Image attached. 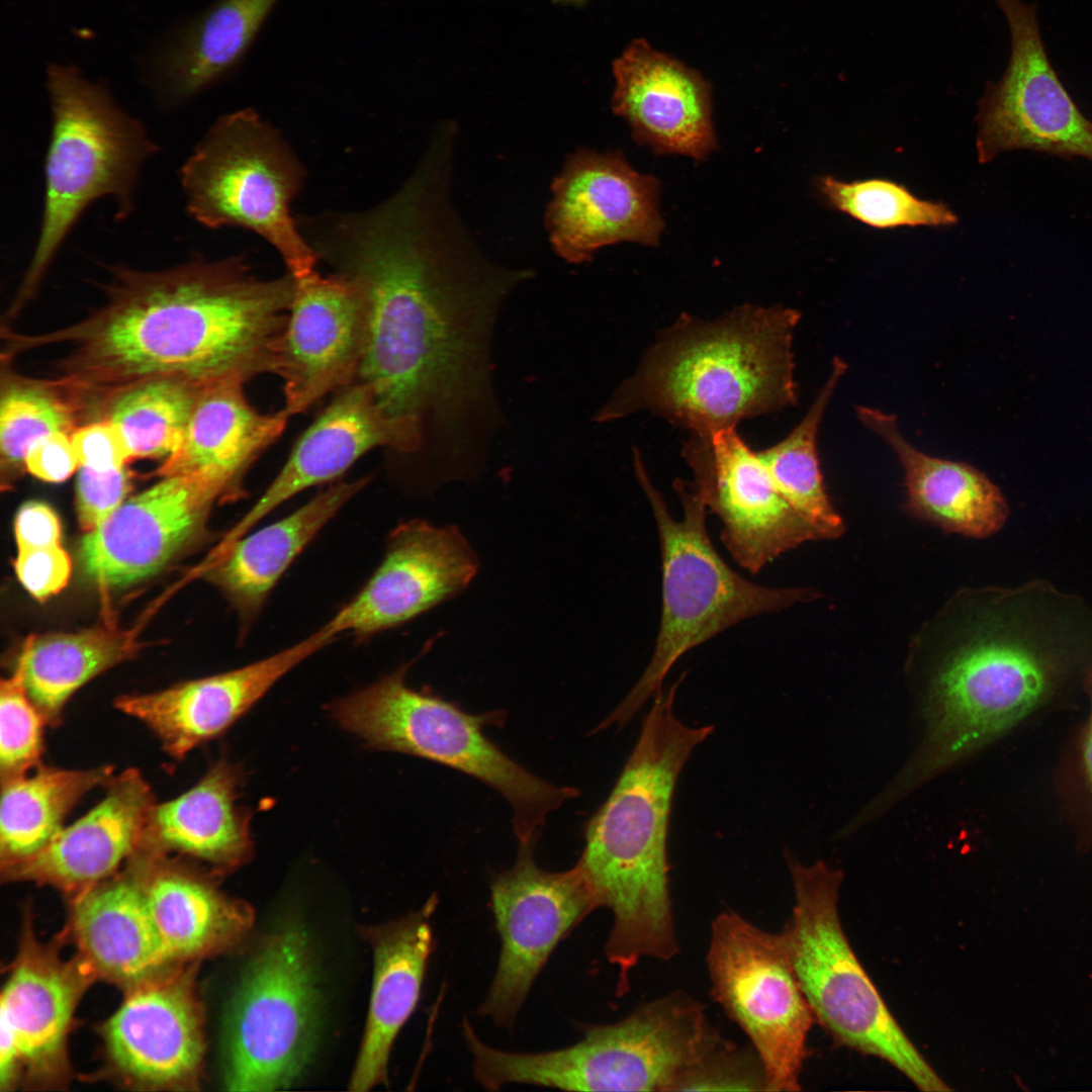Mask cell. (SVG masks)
<instances>
[{
    "instance_id": "obj_22",
    "label": "cell",
    "mask_w": 1092,
    "mask_h": 1092,
    "mask_svg": "<svg viewBox=\"0 0 1092 1092\" xmlns=\"http://www.w3.org/2000/svg\"><path fill=\"white\" fill-rule=\"evenodd\" d=\"M385 448L413 465L416 447L407 430L381 406L372 389L356 379L333 393L329 404L294 444L261 496L224 535V552L266 516L310 487L335 481L369 451Z\"/></svg>"
},
{
    "instance_id": "obj_13",
    "label": "cell",
    "mask_w": 1092,
    "mask_h": 1092,
    "mask_svg": "<svg viewBox=\"0 0 1092 1092\" xmlns=\"http://www.w3.org/2000/svg\"><path fill=\"white\" fill-rule=\"evenodd\" d=\"M707 966L711 996L749 1038L766 1091H799L815 1018L780 934L723 912L711 924Z\"/></svg>"
},
{
    "instance_id": "obj_34",
    "label": "cell",
    "mask_w": 1092,
    "mask_h": 1092,
    "mask_svg": "<svg viewBox=\"0 0 1092 1092\" xmlns=\"http://www.w3.org/2000/svg\"><path fill=\"white\" fill-rule=\"evenodd\" d=\"M136 649L130 633L114 627L31 635L14 670L47 725L57 726L77 690L128 659Z\"/></svg>"
},
{
    "instance_id": "obj_28",
    "label": "cell",
    "mask_w": 1092,
    "mask_h": 1092,
    "mask_svg": "<svg viewBox=\"0 0 1092 1092\" xmlns=\"http://www.w3.org/2000/svg\"><path fill=\"white\" fill-rule=\"evenodd\" d=\"M245 383L220 381L201 388L176 450L157 475H197L214 484L222 502L246 494L247 473L284 432L289 417L265 414L248 400Z\"/></svg>"
},
{
    "instance_id": "obj_47",
    "label": "cell",
    "mask_w": 1092,
    "mask_h": 1092,
    "mask_svg": "<svg viewBox=\"0 0 1092 1092\" xmlns=\"http://www.w3.org/2000/svg\"><path fill=\"white\" fill-rule=\"evenodd\" d=\"M14 534L17 549L58 545L61 539V524L57 514L48 505L27 502L16 514Z\"/></svg>"
},
{
    "instance_id": "obj_50",
    "label": "cell",
    "mask_w": 1092,
    "mask_h": 1092,
    "mask_svg": "<svg viewBox=\"0 0 1092 1092\" xmlns=\"http://www.w3.org/2000/svg\"><path fill=\"white\" fill-rule=\"evenodd\" d=\"M586 1L587 0H553V2L558 3V4H569V5L570 4L571 5H581Z\"/></svg>"
},
{
    "instance_id": "obj_39",
    "label": "cell",
    "mask_w": 1092,
    "mask_h": 1092,
    "mask_svg": "<svg viewBox=\"0 0 1092 1092\" xmlns=\"http://www.w3.org/2000/svg\"><path fill=\"white\" fill-rule=\"evenodd\" d=\"M202 387L173 377L138 381L106 395L98 404L95 422L105 420L119 430L132 461H164L181 442Z\"/></svg>"
},
{
    "instance_id": "obj_32",
    "label": "cell",
    "mask_w": 1092,
    "mask_h": 1092,
    "mask_svg": "<svg viewBox=\"0 0 1092 1092\" xmlns=\"http://www.w3.org/2000/svg\"><path fill=\"white\" fill-rule=\"evenodd\" d=\"M861 424L897 456L904 473L906 508L949 533L988 537L1005 524L1009 509L1000 489L980 470L930 456L909 443L894 415L857 405Z\"/></svg>"
},
{
    "instance_id": "obj_5",
    "label": "cell",
    "mask_w": 1092,
    "mask_h": 1092,
    "mask_svg": "<svg viewBox=\"0 0 1092 1092\" xmlns=\"http://www.w3.org/2000/svg\"><path fill=\"white\" fill-rule=\"evenodd\" d=\"M800 316L790 307L750 304L713 321L682 314L595 421L648 411L708 435L795 404L792 343Z\"/></svg>"
},
{
    "instance_id": "obj_46",
    "label": "cell",
    "mask_w": 1092,
    "mask_h": 1092,
    "mask_svg": "<svg viewBox=\"0 0 1092 1092\" xmlns=\"http://www.w3.org/2000/svg\"><path fill=\"white\" fill-rule=\"evenodd\" d=\"M80 468L71 435L53 433L35 442L27 452L25 469L48 482H62Z\"/></svg>"
},
{
    "instance_id": "obj_40",
    "label": "cell",
    "mask_w": 1092,
    "mask_h": 1092,
    "mask_svg": "<svg viewBox=\"0 0 1092 1092\" xmlns=\"http://www.w3.org/2000/svg\"><path fill=\"white\" fill-rule=\"evenodd\" d=\"M816 188L829 207L874 229L945 228L959 221L944 202L920 199L905 185L888 179L845 182L825 175L818 177Z\"/></svg>"
},
{
    "instance_id": "obj_21",
    "label": "cell",
    "mask_w": 1092,
    "mask_h": 1092,
    "mask_svg": "<svg viewBox=\"0 0 1092 1092\" xmlns=\"http://www.w3.org/2000/svg\"><path fill=\"white\" fill-rule=\"evenodd\" d=\"M125 502L86 533L79 560L103 587H121L163 568L199 536L220 490L197 475H168Z\"/></svg>"
},
{
    "instance_id": "obj_14",
    "label": "cell",
    "mask_w": 1092,
    "mask_h": 1092,
    "mask_svg": "<svg viewBox=\"0 0 1092 1092\" xmlns=\"http://www.w3.org/2000/svg\"><path fill=\"white\" fill-rule=\"evenodd\" d=\"M996 2L1008 22L1011 55L1002 78L988 82L979 102V162L1016 149L1092 161V120L1080 111L1048 58L1036 5Z\"/></svg>"
},
{
    "instance_id": "obj_15",
    "label": "cell",
    "mask_w": 1092,
    "mask_h": 1092,
    "mask_svg": "<svg viewBox=\"0 0 1092 1092\" xmlns=\"http://www.w3.org/2000/svg\"><path fill=\"white\" fill-rule=\"evenodd\" d=\"M534 843L520 844L514 866L493 877L491 906L500 938L495 974L478 1014L511 1027L550 954L598 909L579 868L548 872L534 859Z\"/></svg>"
},
{
    "instance_id": "obj_1",
    "label": "cell",
    "mask_w": 1092,
    "mask_h": 1092,
    "mask_svg": "<svg viewBox=\"0 0 1092 1092\" xmlns=\"http://www.w3.org/2000/svg\"><path fill=\"white\" fill-rule=\"evenodd\" d=\"M325 256L362 293L356 379L407 430L419 471L440 483L478 477L505 423L491 361L496 321L533 271L486 257L453 201L413 190L340 218Z\"/></svg>"
},
{
    "instance_id": "obj_36",
    "label": "cell",
    "mask_w": 1092,
    "mask_h": 1092,
    "mask_svg": "<svg viewBox=\"0 0 1092 1092\" xmlns=\"http://www.w3.org/2000/svg\"><path fill=\"white\" fill-rule=\"evenodd\" d=\"M1 356L0 471L9 486L25 469L30 447L41 438L63 432L72 435L89 422L83 395L60 377L41 379L17 373Z\"/></svg>"
},
{
    "instance_id": "obj_33",
    "label": "cell",
    "mask_w": 1092,
    "mask_h": 1092,
    "mask_svg": "<svg viewBox=\"0 0 1092 1092\" xmlns=\"http://www.w3.org/2000/svg\"><path fill=\"white\" fill-rule=\"evenodd\" d=\"M242 769L216 761L191 789L155 804L141 847L168 855L177 853L235 871L252 856L250 817L237 804Z\"/></svg>"
},
{
    "instance_id": "obj_18",
    "label": "cell",
    "mask_w": 1092,
    "mask_h": 1092,
    "mask_svg": "<svg viewBox=\"0 0 1092 1092\" xmlns=\"http://www.w3.org/2000/svg\"><path fill=\"white\" fill-rule=\"evenodd\" d=\"M478 569L477 554L458 527L402 522L390 531L371 576L326 625L338 636L366 640L454 598Z\"/></svg>"
},
{
    "instance_id": "obj_12",
    "label": "cell",
    "mask_w": 1092,
    "mask_h": 1092,
    "mask_svg": "<svg viewBox=\"0 0 1092 1092\" xmlns=\"http://www.w3.org/2000/svg\"><path fill=\"white\" fill-rule=\"evenodd\" d=\"M309 938L288 923L249 958L222 1027V1084L228 1091L291 1087L313 1054L318 1002Z\"/></svg>"
},
{
    "instance_id": "obj_4",
    "label": "cell",
    "mask_w": 1092,
    "mask_h": 1092,
    "mask_svg": "<svg viewBox=\"0 0 1092 1092\" xmlns=\"http://www.w3.org/2000/svg\"><path fill=\"white\" fill-rule=\"evenodd\" d=\"M930 685L925 747L950 765L1040 708L1085 655L1084 613L1043 583L989 593Z\"/></svg>"
},
{
    "instance_id": "obj_49",
    "label": "cell",
    "mask_w": 1092,
    "mask_h": 1092,
    "mask_svg": "<svg viewBox=\"0 0 1092 1092\" xmlns=\"http://www.w3.org/2000/svg\"><path fill=\"white\" fill-rule=\"evenodd\" d=\"M1084 688L1089 698V713L1080 740V762L1087 786L1092 794V664L1084 671Z\"/></svg>"
},
{
    "instance_id": "obj_31",
    "label": "cell",
    "mask_w": 1092,
    "mask_h": 1092,
    "mask_svg": "<svg viewBox=\"0 0 1092 1092\" xmlns=\"http://www.w3.org/2000/svg\"><path fill=\"white\" fill-rule=\"evenodd\" d=\"M168 948L180 963L241 945L255 923L247 902L229 897L209 880L144 848L131 858Z\"/></svg>"
},
{
    "instance_id": "obj_29",
    "label": "cell",
    "mask_w": 1092,
    "mask_h": 1092,
    "mask_svg": "<svg viewBox=\"0 0 1092 1092\" xmlns=\"http://www.w3.org/2000/svg\"><path fill=\"white\" fill-rule=\"evenodd\" d=\"M71 930L77 956L95 978L126 991L179 965L155 922L132 861L127 874L75 897Z\"/></svg>"
},
{
    "instance_id": "obj_30",
    "label": "cell",
    "mask_w": 1092,
    "mask_h": 1092,
    "mask_svg": "<svg viewBox=\"0 0 1092 1092\" xmlns=\"http://www.w3.org/2000/svg\"><path fill=\"white\" fill-rule=\"evenodd\" d=\"M371 478L332 483L282 519L236 540L206 568L207 578L237 611L244 636L282 575Z\"/></svg>"
},
{
    "instance_id": "obj_11",
    "label": "cell",
    "mask_w": 1092,
    "mask_h": 1092,
    "mask_svg": "<svg viewBox=\"0 0 1092 1092\" xmlns=\"http://www.w3.org/2000/svg\"><path fill=\"white\" fill-rule=\"evenodd\" d=\"M186 210L208 229L244 228L279 253L287 271L315 270L318 256L300 234L291 203L303 170L267 121L246 108L221 116L180 169Z\"/></svg>"
},
{
    "instance_id": "obj_38",
    "label": "cell",
    "mask_w": 1092,
    "mask_h": 1092,
    "mask_svg": "<svg viewBox=\"0 0 1092 1092\" xmlns=\"http://www.w3.org/2000/svg\"><path fill=\"white\" fill-rule=\"evenodd\" d=\"M846 369V363L835 357L826 382L801 422L781 442L757 452L782 496L819 531L823 539L840 536L844 524L825 489L817 435L828 403Z\"/></svg>"
},
{
    "instance_id": "obj_41",
    "label": "cell",
    "mask_w": 1092,
    "mask_h": 1092,
    "mask_svg": "<svg viewBox=\"0 0 1092 1092\" xmlns=\"http://www.w3.org/2000/svg\"><path fill=\"white\" fill-rule=\"evenodd\" d=\"M47 722L13 671L0 686L1 780L26 775L41 765Z\"/></svg>"
},
{
    "instance_id": "obj_25",
    "label": "cell",
    "mask_w": 1092,
    "mask_h": 1092,
    "mask_svg": "<svg viewBox=\"0 0 1092 1092\" xmlns=\"http://www.w3.org/2000/svg\"><path fill=\"white\" fill-rule=\"evenodd\" d=\"M155 804L142 774L125 769L109 781L105 796L90 811L36 853L2 868V878L52 886L76 897L138 853Z\"/></svg>"
},
{
    "instance_id": "obj_27",
    "label": "cell",
    "mask_w": 1092,
    "mask_h": 1092,
    "mask_svg": "<svg viewBox=\"0 0 1092 1092\" xmlns=\"http://www.w3.org/2000/svg\"><path fill=\"white\" fill-rule=\"evenodd\" d=\"M433 894L418 910L396 920L362 925L358 931L373 954V982L365 1029L349 1080L350 1091L386 1084L393 1042L420 999L433 948Z\"/></svg>"
},
{
    "instance_id": "obj_2",
    "label": "cell",
    "mask_w": 1092,
    "mask_h": 1092,
    "mask_svg": "<svg viewBox=\"0 0 1092 1092\" xmlns=\"http://www.w3.org/2000/svg\"><path fill=\"white\" fill-rule=\"evenodd\" d=\"M107 267L98 307L51 332L20 334L7 328L3 352L13 358L37 348L65 347L57 377L93 405L149 378L204 386L246 383L273 373L294 291L288 271L263 279L235 256L192 258L155 271Z\"/></svg>"
},
{
    "instance_id": "obj_26",
    "label": "cell",
    "mask_w": 1092,
    "mask_h": 1092,
    "mask_svg": "<svg viewBox=\"0 0 1092 1092\" xmlns=\"http://www.w3.org/2000/svg\"><path fill=\"white\" fill-rule=\"evenodd\" d=\"M94 979L78 956L66 961L55 947L41 942L30 915L24 918L17 953L1 993L0 1014L15 1031L22 1070L32 1084H57L67 1076L73 1016Z\"/></svg>"
},
{
    "instance_id": "obj_45",
    "label": "cell",
    "mask_w": 1092,
    "mask_h": 1092,
    "mask_svg": "<svg viewBox=\"0 0 1092 1092\" xmlns=\"http://www.w3.org/2000/svg\"><path fill=\"white\" fill-rule=\"evenodd\" d=\"M71 441L80 467L110 471L126 467L132 461L121 433L105 420L79 427L71 435Z\"/></svg>"
},
{
    "instance_id": "obj_10",
    "label": "cell",
    "mask_w": 1092,
    "mask_h": 1092,
    "mask_svg": "<svg viewBox=\"0 0 1092 1092\" xmlns=\"http://www.w3.org/2000/svg\"><path fill=\"white\" fill-rule=\"evenodd\" d=\"M795 902L779 932L815 1021L835 1043L881 1059L919 1090L950 1091L897 1022L854 953L838 915L842 873L788 857Z\"/></svg>"
},
{
    "instance_id": "obj_35",
    "label": "cell",
    "mask_w": 1092,
    "mask_h": 1092,
    "mask_svg": "<svg viewBox=\"0 0 1092 1092\" xmlns=\"http://www.w3.org/2000/svg\"><path fill=\"white\" fill-rule=\"evenodd\" d=\"M113 777L109 765L69 769L41 764L26 775L1 780V869L43 848L64 828L78 802Z\"/></svg>"
},
{
    "instance_id": "obj_24",
    "label": "cell",
    "mask_w": 1092,
    "mask_h": 1092,
    "mask_svg": "<svg viewBox=\"0 0 1092 1092\" xmlns=\"http://www.w3.org/2000/svg\"><path fill=\"white\" fill-rule=\"evenodd\" d=\"M612 68L613 112L639 146L699 161L717 149L712 89L698 71L643 38L632 40Z\"/></svg>"
},
{
    "instance_id": "obj_16",
    "label": "cell",
    "mask_w": 1092,
    "mask_h": 1092,
    "mask_svg": "<svg viewBox=\"0 0 1092 1092\" xmlns=\"http://www.w3.org/2000/svg\"><path fill=\"white\" fill-rule=\"evenodd\" d=\"M681 455L693 472L692 488L721 524V540L752 574L809 541L819 531L779 492L758 453L736 428L691 434Z\"/></svg>"
},
{
    "instance_id": "obj_48",
    "label": "cell",
    "mask_w": 1092,
    "mask_h": 1092,
    "mask_svg": "<svg viewBox=\"0 0 1092 1092\" xmlns=\"http://www.w3.org/2000/svg\"><path fill=\"white\" fill-rule=\"evenodd\" d=\"M0 1087L10 1089L22 1070V1057L14 1029L0 1014Z\"/></svg>"
},
{
    "instance_id": "obj_8",
    "label": "cell",
    "mask_w": 1092,
    "mask_h": 1092,
    "mask_svg": "<svg viewBox=\"0 0 1092 1092\" xmlns=\"http://www.w3.org/2000/svg\"><path fill=\"white\" fill-rule=\"evenodd\" d=\"M724 1041L704 1006L675 991L615 1023L586 1026L583 1037L564 1049L514 1053L480 1042L473 1072L487 1090L528 1084L568 1091H675Z\"/></svg>"
},
{
    "instance_id": "obj_23",
    "label": "cell",
    "mask_w": 1092,
    "mask_h": 1092,
    "mask_svg": "<svg viewBox=\"0 0 1092 1092\" xmlns=\"http://www.w3.org/2000/svg\"><path fill=\"white\" fill-rule=\"evenodd\" d=\"M337 638L323 625L304 639L240 668L158 692L120 696L114 706L151 730L164 752L182 759L223 733L280 678Z\"/></svg>"
},
{
    "instance_id": "obj_42",
    "label": "cell",
    "mask_w": 1092,
    "mask_h": 1092,
    "mask_svg": "<svg viewBox=\"0 0 1092 1092\" xmlns=\"http://www.w3.org/2000/svg\"><path fill=\"white\" fill-rule=\"evenodd\" d=\"M692 1090L766 1091L765 1073L756 1054L743 1053L725 1040L690 1070L675 1088Z\"/></svg>"
},
{
    "instance_id": "obj_20",
    "label": "cell",
    "mask_w": 1092,
    "mask_h": 1092,
    "mask_svg": "<svg viewBox=\"0 0 1092 1092\" xmlns=\"http://www.w3.org/2000/svg\"><path fill=\"white\" fill-rule=\"evenodd\" d=\"M293 297L273 373L290 418L356 380L364 346V301L349 277L315 270L292 276Z\"/></svg>"
},
{
    "instance_id": "obj_37",
    "label": "cell",
    "mask_w": 1092,
    "mask_h": 1092,
    "mask_svg": "<svg viewBox=\"0 0 1092 1092\" xmlns=\"http://www.w3.org/2000/svg\"><path fill=\"white\" fill-rule=\"evenodd\" d=\"M279 0H218L192 26L170 65L174 97L189 98L234 70Z\"/></svg>"
},
{
    "instance_id": "obj_3",
    "label": "cell",
    "mask_w": 1092,
    "mask_h": 1092,
    "mask_svg": "<svg viewBox=\"0 0 1092 1092\" xmlns=\"http://www.w3.org/2000/svg\"><path fill=\"white\" fill-rule=\"evenodd\" d=\"M679 678L660 691L637 743L611 794L585 826L576 866L598 908L613 926L605 946L618 969L617 995L630 988V973L643 958L668 961L678 951L669 892L667 832L679 774L693 750L713 732L691 727L674 712Z\"/></svg>"
},
{
    "instance_id": "obj_44",
    "label": "cell",
    "mask_w": 1092,
    "mask_h": 1092,
    "mask_svg": "<svg viewBox=\"0 0 1092 1092\" xmlns=\"http://www.w3.org/2000/svg\"><path fill=\"white\" fill-rule=\"evenodd\" d=\"M17 550L16 575L33 598L46 600L68 584L72 562L61 544Z\"/></svg>"
},
{
    "instance_id": "obj_6",
    "label": "cell",
    "mask_w": 1092,
    "mask_h": 1092,
    "mask_svg": "<svg viewBox=\"0 0 1092 1092\" xmlns=\"http://www.w3.org/2000/svg\"><path fill=\"white\" fill-rule=\"evenodd\" d=\"M52 134L44 163L38 238L6 313L15 318L33 298L61 247L86 209L107 197L121 221L134 210L138 181L157 145L108 91L73 66L50 65Z\"/></svg>"
},
{
    "instance_id": "obj_19",
    "label": "cell",
    "mask_w": 1092,
    "mask_h": 1092,
    "mask_svg": "<svg viewBox=\"0 0 1092 1092\" xmlns=\"http://www.w3.org/2000/svg\"><path fill=\"white\" fill-rule=\"evenodd\" d=\"M196 967H178L127 990L102 1026L106 1058L130 1085L194 1088L205 1055L204 1016Z\"/></svg>"
},
{
    "instance_id": "obj_17",
    "label": "cell",
    "mask_w": 1092,
    "mask_h": 1092,
    "mask_svg": "<svg viewBox=\"0 0 1092 1092\" xmlns=\"http://www.w3.org/2000/svg\"><path fill=\"white\" fill-rule=\"evenodd\" d=\"M659 194L657 178L636 171L621 151L577 149L551 184L545 225L552 250L582 264L618 243L656 246L664 229Z\"/></svg>"
},
{
    "instance_id": "obj_43",
    "label": "cell",
    "mask_w": 1092,
    "mask_h": 1092,
    "mask_svg": "<svg viewBox=\"0 0 1092 1092\" xmlns=\"http://www.w3.org/2000/svg\"><path fill=\"white\" fill-rule=\"evenodd\" d=\"M127 467L96 471L80 467L76 479V509L81 529L88 533L99 527L127 498L132 487Z\"/></svg>"
},
{
    "instance_id": "obj_7",
    "label": "cell",
    "mask_w": 1092,
    "mask_h": 1092,
    "mask_svg": "<svg viewBox=\"0 0 1092 1092\" xmlns=\"http://www.w3.org/2000/svg\"><path fill=\"white\" fill-rule=\"evenodd\" d=\"M636 477L649 502L661 553V617L651 659L643 673L600 728L629 722L662 691L674 663L691 649L743 620L785 610L817 597L809 588L754 583L721 557L707 531L708 510L690 483L675 479L682 517H672L661 492L635 452Z\"/></svg>"
},
{
    "instance_id": "obj_9",
    "label": "cell",
    "mask_w": 1092,
    "mask_h": 1092,
    "mask_svg": "<svg viewBox=\"0 0 1092 1092\" xmlns=\"http://www.w3.org/2000/svg\"><path fill=\"white\" fill-rule=\"evenodd\" d=\"M412 662L331 706L333 719L373 749L422 757L472 777L498 792L514 811L520 844L536 843L547 815L578 795L535 776L483 732L504 712L469 714L405 682Z\"/></svg>"
}]
</instances>
